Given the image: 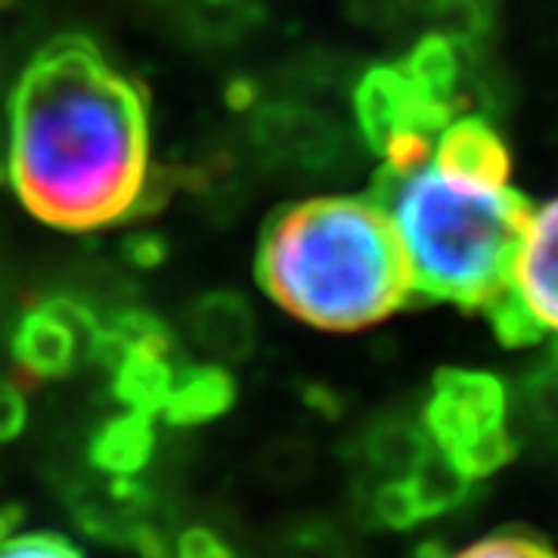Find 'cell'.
<instances>
[{
  "instance_id": "2e32d148",
  "label": "cell",
  "mask_w": 558,
  "mask_h": 558,
  "mask_svg": "<svg viewBox=\"0 0 558 558\" xmlns=\"http://www.w3.org/2000/svg\"><path fill=\"white\" fill-rule=\"evenodd\" d=\"M369 459L376 469L385 472H398L410 475L416 469V462L425 457V450L432 447V440L425 435V428L407 418H385L373 432H369Z\"/></svg>"
},
{
  "instance_id": "603a6c76",
  "label": "cell",
  "mask_w": 558,
  "mask_h": 558,
  "mask_svg": "<svg viewBox=\"0 0 558 558\" xmlns=\"http://www.w3.org/2000/svg\"><path fill=\"white\" fill-rule=\"evenodd\" d=\"M121 252L140 270H153V267H159L161 260L168 258V242L161 240L159 233H153V230H140V233H131L124 240Z\"/></svg>"
},
{
  "instance_id": "cb8c5ba5",
  "label": "cell",
  "mask_w": 558,
  "mask_h": 558,
  "mask_svg": "<svg viewBox=\"0 0 558 558\" xmlns=\"http://www.w3.org/2000/svg\"><path fill=\"white\" fill-rule=\"evenodd\" d=\"M25 425V395L13 379L0 376V440H13Z\"/></svg>"
},
{
  "instance_id": "e0dca14e",
  "label": "cell",
  "mask_w": 558,
  "mask_h": 558,
  "mask_svg": "<svg viewBox=\"0 0 558 558\" xmlns=\"http://www.w3.org/2000/svg\"><path fill=\"white\" fill-rule=\"evenodd\" d=\"M432 13L444 28L440 35H447L453 44H472L490 25L487 0H432Z\"/></svg>"
},
{
  "instance_id": "30bf717a",
  "label": "cell",
  "mask_w": 558,
  "mask_h": 558,
  "mask_svg": "<svg viewBox=\"0 0 558 558\" xmlns=\"http://www.w3.org/2000/svg\"><path fill=\"white\" fill-rule=\"evenodd\" d=\"M190 336L208 357L240 363L255 351L258 326L240 292H208L190 311Z\"/></svg>"
},
{
  "instance_id": "7402d4cb",
  "label": "cell",
  "mask_w": 558,
  "mask_h": 558,
  "mask_svg": "<svg viewBox=\"0 0 558 558\" xmlns=\"http://www.w3.org/2000/svg\"><path fill=\"white\" fill-rule=\"evenodd\" d=\"M457 558H558L553 549H546L537 539L524 534H506V537H490L475 543L472 549L459 553Z\"/></svg>"
},
{
  "instance_id": "ac0fdd59",
  "label": "cell",
  "mask_w": 558,
  "mask_h": 558,
  "mask_svg": "<svg viewBox=\"0 0 558 558\" xmlns=\"http://www.w3.org/2000/svg\"><path fill=\"white\" fill-rule=\"evenodd\" d=\"M512 457H515V440H512V435H509L506 425H502L497 432L472 440L469 447H462L457 457L450 459L457 462V469L465 478L478 481L487 478V475H494V472L502 469L506 462H512Z\"/></svg>"
},
{
  "instance_id": "3957f363",
  "label": "cell",
  "mask_w": 558,
  "mask_h": 558,
  "mask_svg": "<svg viewBox=\"0 0 558 558\" xmlns=\"http://www.w3.org/2000/svg\"><path fill=\"white\" fill-rule=\"evenodd\" d=\"M410 267L413 292L484 311L509 286L531 202L506 186L450 178L435 161L373 180Z\"/></svg>"
},
{
  "instance_id": "ba28073f",
  "label": "cell",
  "mask_w": 558,
  "mask_h": 558,
  "mask_svg": "<svg viewBox=\"0 0 558 558\" xmlns=\"http://www.w3.org/2000/svg\"><path fill=\"white\" fill-rule=\"evenodd\" d=\"M432 161L450 178L481 183V186H506L509 183V149L494 131L478 116H462L450 119L435 137V153Z\"/></svg>"
},
{
  "instance_id": "83f0119b",
  "label": "cell",
  "mask_w": 558,
  "mask_h": 558,
  "mask_svg": "<svg viewBox=\"0 0 558 558\" xmlns=\"http://www.w3.org/2000/svg\"><path fill=\"white\" fill-rule=\"evenodd\" d=\"M3 180H7V171H3V168H0V183H3Z\"/></svg>"
},
{
  "instance_id": "f1b7e54d",
  "label": "cell",
  "mask_w": 558,
  "mask_h": 558,
  "mask_svg": "<svg viewBox=\"0 0 558 558\" xmlns=\"http://www.w3.org/2000/svg\"><path fill=\"white\" fill-rule=\"evenodd\" d=\"M10 3H13V0H0V7H10Z\"/></svg>"
},
{
  "instance_id": "ffe728a7",
  "label": "cell",
  "mask_w": 558,
  "mask_h": 558,
  "mask_svg": "<svg viewBox=\"0 0 558 558\" xmlns=\"http://www.w3.org/2000/svg\"><path fill=\"white\" fill-rule=\"evenodd\" d=\"M373 506H376V519L381 524H388V527H398V531H407L416 521L425 519L422 515V506H418L416 490H413V484L407 478L381 484L379 490H376Z\"/></svg>"
},
{
  "instance_id": "d6986e66",
  "label": "cell",
  "mask_w": 558,
  "mask_h": 558,
  "mask_svg": "<svg viewBox=\"0 0 558 558\" xmlns=\"http://www.w3.org/2000/svg\"><path fill=\"white\" fill-rule=\"evenodd\" d=\"M109 329L119 336L124 351H156V354H171L174 339L168 326L149 311H124L109 323Z\"/></svg>"
},
{
  "instance_id": "8992f818",
  "label": "cell",
  "mask_w": 558,
  "mask_h": 558,
  "mask_svg": "<svg viewBox=\"0 0 558 558\" xmlns=\"http://www.w3.org/2000/svg\"><path fill=\"white\" fill-rule=\"evenodd\" d=\"M509 292L539 329L558 339V196L527 211L512 258Z\"/></svg>"
},
{
  "instance_id": "d4e9b609",
  "label": "cell",
  "mask_w": 558,
  "mask_h": 558,
  "mask_svg": "<svg viewBox=\"0 0 558 558\" xmlns=\"http://www.w3.org/2000/svg\"><path fill=\"white\" fill-rule=\"evenodd\" d=\"M410 0H344L348 13L357 22H366V25H388L403 16Z\"/></svg>"
},
{
  "instance_id": "4fadbf2b",
  "label": "cell",
  "mask_w": 558,
  "mask_h": 558,
  "mask_svg": "<svg viewBox=\"0 0 558 558\" xmlns=\"http://www.w3.org/2000/svg\"><path fill=\"white\" fill-rule=\"evenodd\" d=\"M153 453V416L128 413L112 418L94 440V462L109 475H134Z\"/></svg>"
},
{
  "instance_id": "9c48e42d",
  "label": "cell",
  "mask_w": 558,
  "mask_h": 558,
  "mask_svg": "<svg viewBox=\"0 0 558 558\" xmlns=\"http://www.w3.org/2000/svg\"><path fill=\"white\" fill-rule=\"evenodd\" d=\"M13 357L20 363L22 376L60 379L75 369L78 360H87V351H84L78 332L57 311H50L47 304H38L16 326Z\"/></svg>"
},
{
  "instance_id": "277c9868",
  "label": "cell",
  "mask_w": 558,
  "mask_h": 558,
  "mask_svg": "<svg viewBox=\"0 0 558 558\" xmlns=\"http://www.w3.org/2000/svg\"><path fill=\"white\" fill-rule=\"evenodd\" d=\"M506 425V388L497 376L478 369H440L422 413L428 440L457 457L462 447Z\"/></svg>"
},
{
  "instance_id": "7c38bea8",
  "label": "cell",
  "mask_w": 558,
  "mask_h": 558,
  "mask_svg": "<svg viewBox=\"0 0 558 558\" xmlns=\"http://www.w3.org/2000/svg\"><path fill=\"white\" fill-rule=\"evenodd\" d=\"M171 354H156V351H128L121 363L112 369L116 373V398L131 407V413L153 416L165 407L174 385V366Z\"/></svg>"
},
{
  "instance_id": "4316f807",
  "label": "cell",
  "mask_w": 558,
  "mask_h": 558,
  "mask_svg": "<svg viewBox=\"0 0 558 558\" xmlns=\"http://www.w3.org/2000/svg\"><path fill=\"white\" fill-rule=\"evenodd\" d=\"M227 102H230V109H236V112H248V109H255V102H258V87L248 78H233L227 84Z\"/></svg>"
},
{
  "instance_id": "5b68a950",
  "label": "cell",
  "mask_w": 558,
  "mask_h": 558,
  "mask_svg": "<svg viewBox=\"0 0 558 558\" xmlns=\"http://www.w3.org/2000/svg\"><path fill=\"white\" fill-rule=\"evenodd\" d=\"M360 134L373 153H385V146L398 134L422 131L438 137V131L453 119V112L440 102L428 100L403 65H376L360 78L354 90Z\"/></svg>"
},
{
  "instance_id": "44dd1931",
  "label": "cell",
  "mask_w": 558,
  "mask_h": 558,
  "mask_svg": "<svg viewBox=\"0 0 558 558\" xmlns=\"http://www.w3.org/2000/svg\"><path fill=\"white\" fill-rule=\"evenodd\" d=\"M0 558H84L57 534H13L10 527L0 531Z\"/></svg>"
},
{
  "instance_id": "9a60e30c",
  "label": "cell",
  "mask_w": 558,
  "mask_h": 558,
  "mask_svg": "<svg viewBox=\"0 0 558 558\" xmlns=\"http://www.w3.org/2000/svg\"><path fill=\"white\" fill-rule=\"evenodd\" d=\"M407 481L416 490L418 506L425 519H438L444 512L457 509L462 499L469 497L472 481L457 469V462L438 447H428L425 457L418 459L416 469L407 475Z\"/></svg>"
},
{
  "instance_id": "6da1fadb",
  "label": "cell",
  "mask_w": 558,
  "mask_h": 558,
  "mask_svg": "<svg viewBox=\"0 0 558 558\" xmlns=\"http://www.w3.org/2000/svg\"><path fill=\"white\" fill-rule=\"evenodd\" d=\"M149 171V109L87 38H60L22 72L10 109V168L22 205L50 227L131 218Z\"/></svg>"
},
{
  "instance_id": "52a82bcc",
  "label": "cell",
  "mask_w": 558,
  "mask_h": 558,
  "mask_svg": "<svg viewBox=\"0 0 558 558\" xmlns=\"http://www.w3.org/2000/svg\"><path fill=\"white\" fill-rule=\"evenodd\" d=\"M255 146L274 168L323 171L341 153L339 128L301 102H267L255 116Z\"/></svg>"
},
{
  "instance_id": "484cf974",
  "label": "cell",
  "mask_w": 558,
  "mask_h": 558,
  "mask_svg": "<svg viewBox=\"0 0 558 558\" xmlns=\"http://www.w3.org/2000/svg\"><path fill=\"white\" fill-rule=\"evenodd\" d=\"M178 556L180 558H233L230 556V549L220 543L215 534H208V531H190V534H183L178 546Z\"/></svg>"
},
{
  "instance_id": "8fae6325",
  "label": "cell",
  "mask_w": 558,
  "mask_h": 558,
  "mask_svg": "<svg viewBox=\"0 0 558 558\" xmlns=\"http://www.w3.org/2000/svg\"><path fill=\"white\" fill-rule=\"evenodd\" d=\"M236 400V381L220 366H186L174 373L165 416L178 425H196L223 416Z\"/></svg>"
},
{
  "instance_id": "5bb4252c",
  "label": "cell",
  "mask_w": 558,
  "mask_h": 558,
  "mask_svg": "<svg viewBox=\"0 0 558 558\" xmlns=\"http://www.w3.org/2000/svg\"><path fill=\"white\" fill-rule=\"evenodd\" d=\"M403 72L413 78L418 90L428 97V100L440 102L453 112V100H457L459 87V53L457 44L447 38V35H425L413 47V53L400 62Z\"/></svg>"
},
{
  "instance_id": "7a4b0ae2",
  "label": "cell",
  "mask_w": 558,
  "mask_h": 558,
  "mask_svg": "<svg viewBox=\"0 0 558 558\" xmlns=\"http://www.w3.org/2000/svg\"><path fill=\"white\" fill-rule=\"evenodd\" d=\"M255 270L279 307L329 332L366 329L416 295L388 211L357 196L279 208L264 223Z\"/></svg>"
}]
</instances>
